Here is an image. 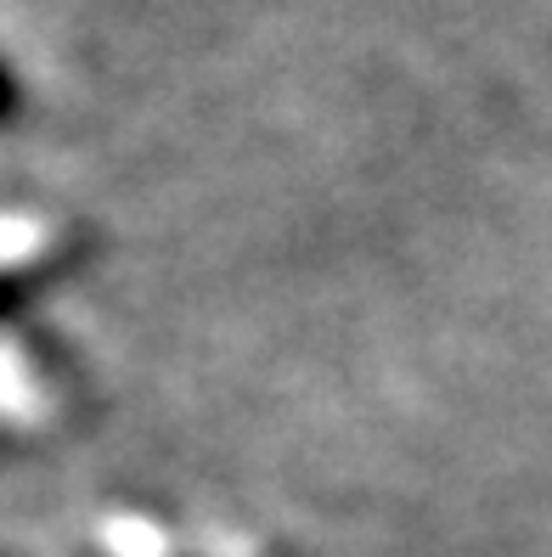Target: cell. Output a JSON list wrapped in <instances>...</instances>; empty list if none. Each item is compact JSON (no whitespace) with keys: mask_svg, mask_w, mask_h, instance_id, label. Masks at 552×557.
Returning <instances> with one entry per match:
<instances>
[{"mask_svg":"<svg viewBox=\"0 0 552 557\" xmlns=\"http://www.w3.org/2000/svg\"><path fill=\"white\" fill-rule=\"evenodd\" d=\"M69 220L35 209H0V287L40 282L57 265H69Z\"/></svg>","mask_w":552,"mask_h":557,"instance_id":"cell-1","label":"cell"},{"mask_svg":"<svg viewBox=\"0 0 552 557\" xmlns=\"http://www.w3.org/2000/svg\"><path fill=\"white\" fill-rule=\"evenodd\" d=\"M23 57H17V46L0 35V124L7 119H17V108H23Z\"/></svg>","mask_w":552,"mask_h":557,"instance_id":"cell-2","label":"cell"}]
</instances>
